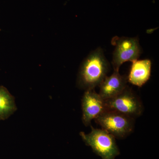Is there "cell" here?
<instances>
[{
    "instance_id": "6da1fadb",
    "label": "cell",
    "mask_w": 159,
    "mask_h": 159,
    "mask_svg": "<svg viewBox=\"0 0 159 159\" xmlns=\"http://www.w3.org/2000/svg\"><path fill=\"white\" fill-rule=\"evenodd\" d=\"M110 64L103 51L99 48L92 51L83 61L80 69L77 85L83 89L93 90L107 76Z\"/></svg>"
},
{
    "instance_id": "ba28073f",
    "label": "cell",
    "mask_w": 159,
    "mask_h": 159,
    "mask_svg": "<svg viewBox=\"0 0 159 159\" xmlns=\"http://www.w3.org/2000/svg\"><path fill=\"white\" fill-rule=\"evenodd\" d=\"M151 61L146 59L133 61L127 79L128 82L141 87L144 85L151 77Z\"/></svg>"
},
{
    "instance_id": "8992f818",
    "label": "cell",
    "mask_w": 159,
    "mask_h": 159,
    "mask_svg": "<svg viewBox=\"0 0 159 159\" xmlns=\"http://www.w3.org/2000/svg\"><path fill=\"white\" fill-rule=\"evenodd\" d=\"M82 121L85 126L90 125L95 119L106 110L105 100L94 89L85 91L81 100Z\"/></svg>"
},
{
    "instance_id": "9c48e42d",
    "label": "cell",
    "mask_w": 159,
    "mask_h": 159,
    "mask_svg": "<svg viewBox=\"0 0 159 159\" xmlns=\"http://www.w3.org/2000/svg\"><path fill=\"white\" fill-rule=\"evenodd\" d=\"M16 109L14 98L6 88L0 86V120L7 119Z\"/></svg>"
},
{
    "instance_id": "5b68a950",
    "label": "cell",
    "mask_w": 159,
    "mask_h": 159,
    "mask_svg": "<svg viewBox=\"0 0 159 159\" xmlns=\"http://www.w3.org/2000/svg\"><path fill=\"white\" fill-rule=\"evenodd\" d=\"M111 43L115 47L112 60L114 71H119L124 62H133L140 57L141 47L136 38L116 36L112 39Z\"/></svg>"
},
{
    "instance_id": "52a82bcc",
    "label": "cell",
    "mask_w": 159,
    "mask_h": 159,
    "mask_svg": "<svg viewBox=\"0 0 159 159\" xmlns=\"http://www.w3.org/2000/svg\"><path fill=\"white\" fill-rule=\"evenodd\" d=\"M127 76L119 74V71H114L110 76H107L99 85V95L104 100L116 97L128 86Z\"/></svg>"
},
{
    "instance_id": "7a4b0ae2",
    "label": "cell",
    "mask_w": 159,
    "mask_h": 159,
    "mask_svg": "<svg viewBox=\"0 0 159 159\" xmlns=\"http://www.w3.org/2000/svg\"><path fill=\"white\" fill-rule=\"evenodd\" d=\"M91 127L89 133L83 132L80 133L86 145L90 146L102 159H115L120 154L116 138L102 129Z\"/></svg>"
},
{
    "instance_id": "277c9868",
    "label": "cell",
    "mask_w": 159,
    "mask_h": 159,
    "mask_svg": "<svg viewBox=\"0 0 159 159\" xmlns=\"http://www.w3.org/2000/svg\"><path fill=\"white\" fill-rule=\"evenodd\" d=\"M105 100L106 110L115 111L135 119L143 113L141 99L127 86L116 97Z\"/></svg>"
},
{
    "instance_id": "3957f363",
    "label": "cell",
    "mask_w": 159,
    "mask_h": 159,
    "mask_svg": "<svg viewBox=\"0 0 159 159\" xmlns=\"http://www.w3.org/2000/svg\"><path fill=\"white\" fill-rule=\"evenodd\" d=\"M95 120L116 139H125L134 129V119L115 111L106 110Z\"/></svg>"
}]
</instances>
